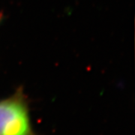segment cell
<instances>
[{"mask_svg":"<svg viewBox=\"0 0 135 135\" xmlns=\"http://www.w3.org/2000/svg\"><path fill=\"white\" fill-rule=\"evenodd\" d=\"M0 135H38L32 125L28 98L21 87L0 100Z\"/></svg>","mask_w":135,"mask_h":135,"instance_id":"obj_1","label":"cell"}]
</instances>
